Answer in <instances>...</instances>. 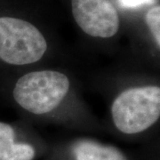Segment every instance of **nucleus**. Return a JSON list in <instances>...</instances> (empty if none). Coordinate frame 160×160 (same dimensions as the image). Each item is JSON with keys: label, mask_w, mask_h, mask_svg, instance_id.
<instances>
[{"label": "nucleus", "mask_w": 160, "mask_h": 160, "mask_svg": "<svg viewBox=\"0 0 160 160\" xmlns=\"http://www.w3.org/2000/svg\"><path fill=\"white\" fill-rule=\"evenodd\" d=\"M116 127L126 134L147 130L159 118L160 88L149 86L121 92L111 107Z\"/></svg>", "instance_id": "1"}, {"label": "nucleus", "mask_w": 160, "mask_h": 160, "mask_svg": "<svg viewBox=\"0 0 160 160\" xmlns=\"http://www.w3.org/2000/svg\"><path fill=\"white\" fill-rule=\"evenodd\" d=\"M69 80L61 72L40 70L24 75L13 89V98L22 108L34 114H45L62 102Z\"/></svg>", "instance_id": "2"}, {"label": "nucleus", "mask_w": 160, "mask_h": 160, "mask_svg": "<svg viewBox=\"0 0 160 160\" xmlns=\"http://www.w3.org/2000/svg\"><path fill=\"white\" fill-rule=\"evenodd\" d=\"M47 43L38 28L29 22L12 17L0 18V58L12 65L38 62Z\"/></svg>", "instance_id": "3"}, {"label": "nucleus", "mask_w": 160, "mask_h": 160, "mask_svg": "<svg viewBox=\"0 0 160 160\" xmlns=\"http://www.w3.org/2000/svg\"><path fill=\"white\" fill-rule=\"evenodd\" d=\"M76 22L94 38H111L119 29L118 13L109 0H71Z\"/></svg>", "instance_id": "4"}, {"label": "nucleus", "mask_w": 160, "mask_h": 160, "mask_svg": "<svg viewBox=\"0 0 160 160\" xmlns=\"http://www.w3.org/2000/svg\"><path fill=\"white\" fill-rule=\"evenodd\" d=\"M14 138L13 128L0 122V160H33L34 148L27 143H16Z\"/></svg>", "instance_id": "5"}, {"label": "nucleus", "mask_w": 160, "mask_h": 160, "mask_svg": "<svg viewBox=\"0 0 160 160\" xmlns=\"http://www.w3.org/2000/svg\"><path fill=\"white\" fill-rule=\"evenodd\" d=\"M76 160H128L122 151L113 146L92 141H81L73 148Z\"/></svg>", "instance_id": "6"}, {"label": "nucleus", "mask_w": 160, "mask_h": 160, "mask_svg": "<svg viewBox=\"0 0 160 160\" xmlns=\"http://www.w3.org/2000/svg\"><path fill=\"white\" fill-rule=\"evenodd\" d=\"M146 22L149 26L152 35L158 44L160 46V7L155 6L151 8L146 14Z\"/></svg>", "instance_id": "7"}, {"label": "nucleus", "mask_w": 160, "mask_h": 160, "mask_svg": "<svg viewBox=\"0 0 160 160\" xmlns=\"http://www.w3.org/2000/svg\"><path fill=\"white\" fill-rule=\"evenodd\" d=\"M153 2L154 0H120V4L127 8H134L142 5L151 4Z\"/></svg>", "instance_id": "8"}]
</instances>
